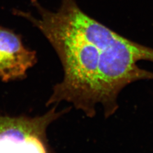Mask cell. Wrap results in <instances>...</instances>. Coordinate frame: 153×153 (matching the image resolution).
Returning <instances> with one entry per match:
<instances>
[{
    "label": "cell",
    "mask_w": 153,
    "mask_h": 153,
    "mask_svg": "<svg viewBox=\"0 0 153 153\" xmlns=\"http://www.w3.org/2000/svg\"><path fill=\"white\" fill-rule=\"evenodd\" d=\"M38 16L14 10L49 42L58 56L63 78L47 105L66 102L93 118L101 107L105 118L116 114L123 90L135 82L153 80V71L140 68L153 63V48L124 37L82 11L75 0H61L56 12L32 0Z\"/></svg>",
    "instance_id": "obj_1"
},
{
    "label": "cell",
    "mask_w": 153,
    "mask_h": 153,
    "mask_svg": "<svg viewBox=\"0 0 153 153\" xmlns=\"http://www.w3.org/2000/svg\"><path fill=\"white\" fill-rule=\"evenodd\" d=\"M65 111L54 107L34 117L0 116V153H49L47 128Z\"/></svg>",
    "instance_id": "obj_2"
},
{
    "label": "cell",
    "mask_w": 153,
    "mask_h": 153,
    "mask_svg": "<svg viewBox=\"0 0 153 153\" xmlns=\"http://www.w3.org/2000/svg\"><path fill=\"white\" fill-rule=\"evenodd\" d=\"M36 62V52L25 47L20 35L0 26V79L10 82L25 78Z\"/></svg>",
    "instance_id": "obj_3"
}]
</instances>
